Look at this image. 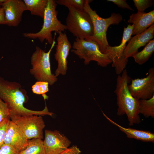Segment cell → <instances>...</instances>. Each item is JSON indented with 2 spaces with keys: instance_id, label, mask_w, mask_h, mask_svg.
Masks as SVG:
<instances>
[{
  "instance_id": "obj_1",
  "label": "cell",
  "mask_w": 154,
  "mask_h": 154,
  "mask_svg": "<svg viewBox=\"0 0 154 154\" xmlns=\"http://www.w3.org/2000/svg\"><path fill=\"white\" fill-rule=\"evenodd\" d=\"M0 98L7 105L10 114L20 116L48 115L53 113L49 111L46 104L41 111H34L25 108L24 104L29 100L27 92L19 83L5 80L0 76Z\"/></svg>"
},
{
  "instance_id": "obj_2",
  "label": "cell",
  "mask_w": 154,
  "mask_h": 154,
  "mask_svg": "<svg viewBox=\"0 0 154 154\" xmlns=\"http://www.w3.org/2000/svg\"><path fill=\"white\" fill-rule=\"evenodd\" d=\"M131 79L125 69L117 76L115 90L118 107L117 114L119 116L126 114L130 126L141 121L139 115V100L132 96L128 87Z\"/></svg>"
},
{
  "instance_id": "obj_3",
  "label": "cell",
  "mask_w": 154,
  "mask_h": 154,
  "mask_svg": "<svg viewBox=\"0 0 154 154\" xmlns=\"http://www.w3.org/2000/svg\"><path fill=\"white\" fill-rule=\"evenodd\" d=\"M92 1L86 0L83 9L90 16L93 26L94 34L89 40L96 42L98 45L100 51L105 54L110 46L107 37L108 29L111 25H118L122 21L123 17L119 13H114L108 18L100 17L95 10L92 9L89 5Z\"/></svg>"
},
{
  "instance_id": "obj_4",
  "label": "cell",
  "mask_w": 154,
  "mask_h": 154,
  "mask_svg": "<svg viewBox=\"0 0 154 154\" xmlns=\"http://www.w3.org/2000/svg\"><path fill=\"white\" fill-rule=\"evenodd\" d=\"M57 4L56 1L48 0L43 17V23L41 29L36 33H25L23 35L32 39L38 38L41 42L46 40L50 44L53 42L52 32L54 31L58 34L67 30L66 25L62 23L58 19L57 11L56 10Z\"/></svg>"
},
{
  "instance_id": "obj_5",
  "label": "cell",
  "mask_w": 154,
  "mask_h": 154,
  "mask_svg": "<svg viewBox=\"0 0 154 154\" xmlns=\"http://www.w3.org/2000/svg\"><path fill=\"white\" fill-rule=\"evenodd\" d=\"M54 38L48 52L37 46L31 57L32 68L30 70L31 74L37 81L47 82L50 85L58 80L57 77L52 73L50 60V53L56 44Z\"/></svg>"
},
{
  "instance_id": "obj_6",
  "label": "cell",
  "mask_w": 154,
  "mask_h": 154,
  "mask_svg": "<svg viewBox=\"0 0 154 154\" xmlns=\"http://www.w3.org/2000/svg\"><path fill=\"white\" fill-rule=\"evenodd\" d=\"M66 19L67 30L76 38L90 40L94 34V27L89 14L83 10L70 7Z\"/></svg>"
},
{
  "instance_id": "obj_7",
  "label": "cell",
  "mask_w": 154,
  "mask_h": 154,
  "mask_svg": "<svg viewBox=\"0 0 154 154\" xmlns=\"http://www.w3.org/2000/svg\"><path fill=\"white\" fill-rule=\"evenodd\" d=\"M72 48L71 51L83 59L86 65L92 61L96 62L98 65L102 67H106L112 63L108 55L102 53L98 44L93 40L76 38Z\"/></svg>"
},
{
  "instance_id": "obj_8",
  "label": "cell",
  "mask_w": 154,
  "mask_h": 154,
  "mask_svg": "<svg viewBox=\"0 0 154 154\" xmlns=\"http://www.w3.org/2000/svg\"><path fill=\"white\" fill-rule=\"evenodd\" d=\"M42 116L32 115L20 116L10 114V119L20 129L28 139H42L45 124Z\"/></svg>"
},
{
  "instance_id": "obj_9",
  "label": "cell",
  "mask_w": 154,
  "mask_h": 154,
  "mask_svg": "<svg viewBox=\"0 0 154 154\" xmlns=\"http://www.w3.org/2000/svg\"><path fill=\"white\" fill-rule=\"evenodd\" d=\"M133 27V24H129L127 27H124L121 44L116 46H110L105 53L112 60V66L115 68L116 73L118 75L121 74L125 69L128 61V58L125 56L124 50L126 42L131 38Z\"/></svg>"
},
{
  "instance_id": "obj_10",
  "label": "cell",
  "mask_w": 154,
  "mask_h": 154,
  "mask_svg": "<svg viewBox=\"0 0 154 154\" xmlns=\"http://www.w3.org/2000/svg\"><path fill=\"white\" fill-rule=\"evenodd\" d=\"M147 76L144 78L131 79L128 85L129 91L132 96L138 100H147L154 96V68L148 70Z\"/></svg>"
},
{
  "instance_id": "obj_11",
  "label": "cell",
  "mask_w": 154,
  "mask_h": 154,
  "mask_svg": "<svg viewBox=\"0 0 154 154\" xmlns=\"http://www.w3.org/2000/svg\"><path fill=\"white\" fill-rule=\"evenodd\" d=\"M57 44L54 58L57 62L58 66L55 72V75L57 77L60 75H66L68 69L67 58L69 51L72 48L71 44L66 34L60 32L57 38Z\"/></svg>"
},
{
  "instance_id": "obj_12",
  "label": "cell",
  "mask_w": 154,
  "mask_h": 154,
  "mask_svg": "<svg viewBox=\"0 0 154 154\" xmlns=\"http://www.w3.org/2000/svg\"><path fill=\"white\" fill-rule=\"evenodd\" d=\"M44 145L46 154H60L70 145L71 141L59 131L46 129Z\"/></svg>"
},
{
  "instance_id": "obj_13",
  "label": "cell",
  "mask_w": 154,
  "mask_h": 154,
  "mask_svg": "<svg viewBox=\"0 0 154 154\" xmlns=\"http://www.w3.org/2000/svg\"><path fill=\"white\" fill-rule=\"evenodd\" d=\"M1 6L3 9L6 25L17 26L22 20L23 14L26 11L25 4L21 0H6Z\"/></svg>"
},
{
  "instance_id": "obj_14",
  "label": "cell",
  "mask_w": 154,
  "mask_h": 154,
  "mask_svg": "<svg viewBox=\"0 0 154 154\" xmlns=\"http://www.w3.org/2000/svg\"><path fill=\"white\" fill-rule=\"evenodd\" d=\"M28 141L19 127L10 120L5 136L4 143L19 153L26 148Z\"/></svg>"
},
{
  "instance_id": "obj_15",
  "label": "cell",
  "mask_w": 154,
  "mask_h": 154,
  "mask_svg": "<svg viewBox=\"0 0 154 154\" xmlns=\"http://www.w3.org/2000/svg\"><path fill=\"white\" fill-rule=\"evenodd\" d=\"M154 36V24L144 32L131 38L124 50L125 57L128 58L133 57L138 52L139 48L147 44L153 38Z\"/></svg>"
},
{
  "instance_id": "obj_16",
  "label": "cell",
  "mask_w": 154,
  "mask_h": 154,
  "mask_svg": "<svg viewBox=\"0 0 154 154\" xmlns=\"http://www.w3.org/2000/svg\"><path fill=\"white\" fill-rule=\"evenodd\" d=\"M133 25L132 35L140 34L154 24V10L148 12H138L132 14L127 21Z\"/></svg>"
},
{
  "instance_id": "obj_17",
  "label": "cell",
  "mask_w": 154,
  "mask_h": 154,
  "mask_svg": "<svg viewBox=\"0 0 154 154\" xmlns=\"http://www.w3.org/2000/svg\"><path fill=\"white\" fill-rule=\"evenodd\" d=\"M104 116L110 123L117 127L120 130L130 139H134L143 142H154V134L149 131L139 130L130 128H125L115 122L103 112Z\"/></svg>"
},
{
  "instance_id": "obj_18",
  "label": "cell",
  "mask_w": 154,
  "mask_h": 154,
  "mask_svg": "<svg viewBox=\"0 0 154 154\" xmlns=\"http://www.w3.org/2000/svg\"><path fill=\"white\" fill-rule=\"evenodd\" d=\"M26 10L33 15L43 18L48 0H24Z\"/></svg>"
},
{
  "instance_id": "obj_19",
  "label": "cell",
  "mask_w": 154,
  "mask_h": 154,
  "mask_svg": "<svg viewBox=\"0 0 154 154\" xmlns=\"http://www.w3.org/2000/svg\"><path fill=\"white\" fill-rule=\"evenodd\" d=\"M19 154H46L43 141L38 138L28 139L27 147Z\"/></svg>"
},
{
  "instance_id": "obj_20",
  "label": "cell",
  "mask_w": 154,
  "mask_h": 154,
  "mask_svg": "<svg viewBox=\"0 0 154 154\" xmlns=\"http://www.w3.org/2000/svg\"><path fill=\"white\" fill-rule=\"evenodd\" d=\"M154 51V39L150 40L144 49L133 56L135 62L139 65H142L147 61Z\"/></svg>"
},
{
  "instance_id": "obj_21",
  "label": "cell",
  "mask_w": 154,
  "mask_h": 154,
  "mask_svg": "<svg viewBox=\"0 0 154 154\" xmlns=\"http://www.w3.org/2000/svg\"><path fill=\"white\" fill-rule=\"evenodd\" d=\"M139 113L146 117H154V96L147 100H139Z\"/></svg>"
},
{
  "instance_id": "obj_22",
  "label": "cell",
  "mask_w": 154,
  "mask_h": 154,
  "mask_svg": "<svg viewBox=\"0 0 154 154\" xmlns=\"http://www.w3.org/2000/svg\"><path fill=\"white\" fill-rule=\"evenodd\" d=\"M86 0H57V4L63 5L68 8L70 7L83 10Z\"/></svg>"
},
{
  "instance_id": "obj_23",
  "label": "cell",
  "mask_w": 154,
  "mask_h": 154,
  "mask_svg": "<svg viewBox=\"0 0 154 154\" xmlns=\"http://www.w3.org/2000/svg\"><path fill=\"white\" fill-rule=\"evenodd\" d=\"M48 82L45 81H38L32 86V91L33 93L42 96L46 94L49 91Z\"/></svg>"
},
{
  "instance_id": "obj_24",
  "label": "cell",
  "mask_w": 154,
  "mask_h": 154,
  "mask_svg": "<svg viewBox=\"0 0 154 154\" xmlns=\"http://www.w3.org/2000/svg\"><path fill=\"white\" fill-rule=\"evenodd\" d=\"M137 12H144L145 10L151 7L153 5V1L151 0H133Z\"/></svg>"
},
{
  "instance_id": "obj_25",
  "label": "cell",
  "mask_w": 154,
  "mask_h": 154,
  "mask_svg": "<svg viewBox=\"0 0 154 154\" xmlns=\"http://www.w3.org/2000/svg\"><path fill=\"white\" fill-rule=\"evenodd\" d=\"M10 115L7 104L0 98V124L5 119H10Z\"/></svg>"
},
{
  "instance_id": "obj_26",
  "label": "cell",
  "mask_w": 154,
  "mask_h": 154,
  "mask_svg": "<svg viewBox=\"0 0 154 154\" xmlns=\"http://www.w3.org/2000/svg\"><path fill=\"white\" fill-rule=\"evenodd\" d=\"M10 120V119H6L0 124V148L4 143L5 136Z\"/></svg>"
},
{
  "instance_id": "obj_27",
  "label": "cell",
  "mask_w": 154,
  "mask_h": 154,
  "mask_svg": "<svg viewBox=\"0 0 154 154\" xmlns=\"http://www.w3.org/2000/svg\"><path fill=\"white\" fill-rule=\"evenodd\" d=\"M107 1L112 2L121 8L133 11V10L128 4L125 0H108Z\"/></svg>"
},
{
  "instance_id": "obj_28",
  "label": "cell",
  "mask_w": 154,
  "mask_h": 154,
  "mask_svg": "<svg viewBox=\"0 0 154 154\" xmlns=\"http://www.w3.org/2000/svg\"><path fill=\"white\" fill-rule=\"evenodd\" d=\"M0 154H19V153L4 143L0 148Z\"/></svg>"
},
{
  "instance_id": "obj_29",
  "label": "cell",
  "mask_w": 154,
  "mask_h": 154,
  "mask_svg": "<svg viewBox=\"0 0 154 154\" xmlns=\"http://www.w3.org/2000/svg\"><path fill=\"white\" fill-rule=\"evenodd\" d=\"M81 152L76 145H73L60 154H80Z\"/></svg>"
},
{
  "instance_id": "obj_30",
  "label": "cell",
  "mask_w": 154,
  "mask_h": 154,
  "mask_svg": "<svg viewBox=\"0 0 154 154\" xmlns=\"http://www.w3.org/2000/svg\"><path fill=\"white\" fill-rule=\"evenodd\" d=\"M0 24H5L4 11L3 8H0Z\"/></svg>"
},
{
  "instance_id": "obj_31",
  "label": "cell",
  "mask_w": 154,
  "mask_h": 154,
  "mask_svg": "<svg viewBox=\"0 0 154 154\" xmlns=\"http://www.w3.org/2000/svg\"><path fill=\"white\" fill-rule=\"evenodd\" d=\"M6 1V0H0V6H1V5L5 2Z\"/></svg>"
},
{
  "instance_id": "obj_32",
  "label": "cell",
  "mask_w": 154,
  "mask_h": 154,
  "mask_svg": "<svg viewBox=\"0 0 154 154\" xmlns=\"http://www.w3.org/2000/svg\"><path fill=\"white\" fill-rule=\"evenodd\" d=\"M1 7V6H0V8Z\"/></svg>"
}]
</instances>
